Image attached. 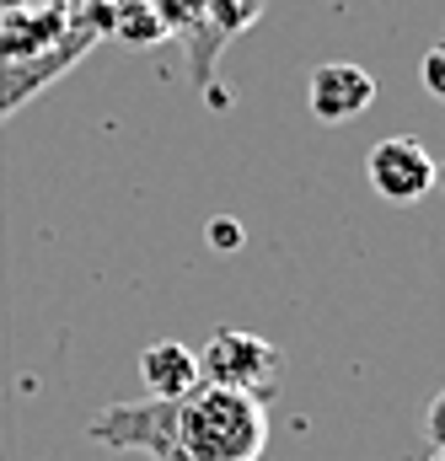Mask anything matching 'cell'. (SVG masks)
<instances>
[{
  "label": "cell",
  "instance_id": "obj_1",
  "mask_svg": "<svg viewBox=\"0 0 445 461\" xmlns=\"http://www.w3.org/2000/svg\"><path fill=\"white\" fill-rule=\"evenodd\" d=\"M177 440L188 461H258L268 451V402L231 386L177 397Z\"/></svg>",
  "mask_w": 445,
  "mask_h": 461
},
{
  "label": "cell",
  "instance_id": "obj_2",
  "mask_svg": "<svg viewBox=\"0 0 445 461\" xmlns=\"http://www.w3.org/2000/svg\"><path fill=\"white\" fill-rule=\"evenodd\" d=\"M108 38V0L65 38V43H54V49H43V54H22V59H0V123L16 113L22 103H32L38 92H49L65 70H76V59H86L97 43Z\"/></svg>",
  "mask_w": 445,
  "mask_h": 461
},
{
  "label": "cell",
  "instance_id": "obj_3",
  "mask_svg": "<svg viewBox=\"0 0 445 461\" xmlns=\"http://www.w3.org/2000/svg\"><path fill=\"white\" fill-rule=\"evenodd\" d=\"M92 440L108 451H145L150 461H188L177 440V402L167 397H140V402H113L92 419Z\"/></svg>",
  "mask_w": 445,
  "mask_h": 461
},
{
  "label": "cell",
  "instance_id": "obj_4",
  "mask_svg": "<svg viewBox=\"0 0 445 461\" xmlns=\"http://www.w3.org/2000/svg\"><path fill=\"white\" fill-rule=\"evenodd\" d=\"M194 359H199V386H231V392L268 397L279 381V348L247 328H221Z\"/></svg>",
  "mask_w": 445,
  "mask_h": 461
},
{
  "label": "cell",
  "instance_id": "obj_5",
  "mask_svg": "<svg viewBox=\"0 0 445 461\" xmlns=\"http://www.w3.org/2000/svg\"><path fill=\"white\" fill-rule=\"evenodd\" d=\"M365 177H370V188H376L386 204H419V199L435 188V156H430L419 140L392 134V140H381V145L365 156Z\"/></svg>",
  "mask_w": 445,
  "mask_h": 461
},
{
  "label": "cell",
  "instance_id": "obj_6",
  "mask_svg": "<svg viewBox=\"0 0 445 461\" xmlns=\"http://www.w3.org/2000/svg\"><path fill=\"white\" fill-rule=\"evenodd\" d=\"M306 103H312L317 123H354L376 103V76L365 65H349V59L317 65L306 81Z\"/></svg>",
  "mask_w": 445,
  "mask_h": 461
},
{
  "label": "cell",
  "instance_id": "obj_7",
  "mask_svg": "<svg viewBox=\"0 0 445 461\" xmlns=\"http://www.w3.org/2000/svg\"><path fill=\"white\" fill-rule=\"evenodd\" d=\"M140 381H145V392L150 397H167V402H177V397H188L194 386H199V359H194V348L183 344H150L140 354Z\"/></svg>",
  "mask_w": 445,
  "mask_h": 461
},
{
  "label": "cell",
  "instance_id": "obj_8",
  "mask_svg": "<svg viewBox=\"0 0 445 461\" xmlns=\"http://www.w3.org/2000/svg\"><path fill=\"white\" fill-rule=\"evenodd\" d=\"M108 38L134 43V49L161 43V38H167V27H161L156 0H108Z\"/></svg>",
  "mask_w": 445,
  "mask_h": 461
},
{
  "label": "cell",
  "instance_id": "obj_9",
  "mask_svg": "<svg viewBox=\"0 0 445 461\" xmlns=\"http://www.w3.org/2000/svg\"><path fill=\"white\" fill-rule=\"evenodd\" d=\"M419 76H424V92L445 103V38H440V43H430V54H424V70H419Z\"/></svg>",
  "mask_w": 445,
  "mask_h": 461
},
{
  "label": "cell",
  "instance_id": "obj_10",
  "mask_svg": "<svg viewBox=\"0 0 445 461\" xmlns=\"http://www.w3.org/2000/svg\"><path fill=\"white\" fill-rule=\"evenodd\" d=\"M424 435H430V446H435V451L445 446V392L430 402V413H424Z\"/></svg>",
  "mask_w": 445,
  "mask_h": 461
},
{
  "label": "cell",
  "instance_id": "obj_11",
  "mask_svg": "<svg viewBox=\"0 0 445 461\" xmlns=\"http://www.w3.org/2000/svg\"><path fill=\"white\" fill-rule=\"evenodd\" d=\"M430 461H445V446H440V451H435V456H430Z\"/></svg>",
  "mask_w": 445,
  "mask_h": 461
},
{
  "label": "cell",
  "instance_id": "obj_12",
  "mask_svg": "<svg viewBox=\"0 0 445 461\" xmlns=\"http://www.w3.org/2000/svg\"><path fill=\"white\" fill-rule=\"evenodd\" d=\"M435 183H445V172H440V167H435Z\"/></svg>",
  "mask_w": 445,
  "mask_h": 461
}]
</instances>
